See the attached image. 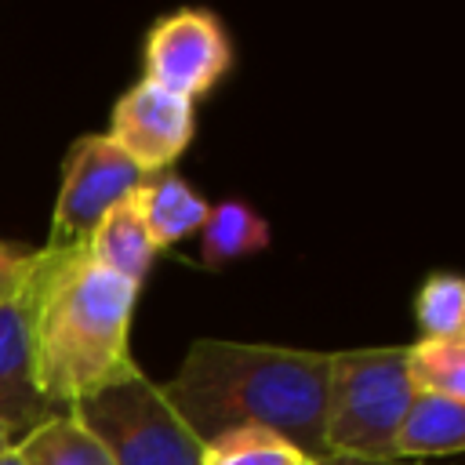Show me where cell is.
<instances>
[{"label":"cell","mask_w":465,"mask_h":465,"mask_svg":"<svg viewBox=\"0 0 465 465\" xmlns=\"http://www.w3.org/2000/svg\"><path fill=\"white\" fill-rule=\"evenodd\" d=\"M134 207L142 214V225L156 251L185 240L189 232H200L211 203L174 171L145 174V182L134 189Z\"/></svg>","instance_id":"obj_10"},{"label":"cell","mask_w":465,"mask_h":465,"mask_svg":"<svg viewBox=\"0 0 465 465\" xmlns=\"http://www.w3.org/2000/svg\"><path fill=\"white\" fill-rule=\"evenodd\" d=\"M142 182L145 174L109 142V134H80L62 160V185L51 211L47 251L84 247L94 225Z\"/></svg>","instance_id":"obj_5"},{"label":"cell","mask_w":465,"mask_h":465,"mask_svg":"<svg viewBox=\"0 0 465 465\" xmlns=\"http://www.w3.org/2000/svg\"><path fill=\"white\" fill-rule=\"evenodd\" d=\"M327 371L331 352L200 338L160 389L200 447L232 429H265L323 465Z\"/></svg>","instance_id":"obj_1"},{"label":"cell","mask_w":465,"mask_h":465,"mask_svg":"<svg viewBox=\"0 0 465 465\" xmlns=\"http://www.w3.org/2000/svg\"><path fill=\"white\" fill-rule=\"evenodd\" d=\"M65 411L102 440L113 465H200L203 447L142 367Z\"/></svg>","instance_id":"obj_4"},{"label":"cell","mask_w":465,"mask_h":465,"mask_svg":"<svg viewBox=\"0 0 465 465\" xmlns=\"http://www.w3.org/2000/svg\"><path fill=\"white\" fill-rule=\"evenodd\" d=\"M33 251H25V247H18V243H7V240H0V272H11V269H18L25 258H29Z\"/></svg>","instance_id":"obj_17"},{"label":"cell","mask_w":465,"mask_h":465,"mask_svg":"<svg viewBox=\"0 0 465 465\" xmlns=\"http://www.w3.org/2000/svg\"><path fill=\"white\" fill-rule=\"evenodd\" d=\"M291 465H320V461H309V458H298V461H291Z\"/></svg>","instance_id":"obj_22"},{"label":"cell","mask_w":465,"mask_h":465,"mask_svg":"<svg viewBox=\"0 0 465 465\" xmlns=\"http://www.w3.org/2000/svg\"><path fill=\"white\" fill-rule=\"evenodd\" d=\"M84 247H87V254H91L98 265L113 269L116 276L131 280L134 287H142V280L149 276V269H153V262H156V254H160V251L153 247L145 225H142V214H138V207H134V193H131L127 200H120V203L94 225L91 240H87Z\"/></svg>","instance_id":"obj_11"},{"label":"cell","mask_w":465,"mask_h":465,"mask_svg":"<svg viewBox=\"0 0 465 465\" xmlns=\"http://www.w3.org/2000/svg\"><path fill=\"white\" fill-rule=\"evenodd\" d=\"M323 465H443V461H407V458H385V461H363V458H327Z\"/></svg>","instance_id":"obj_18"},{"label":"cell","mask_w":465,"mask_h":465,"mask_svg":"<svg viewBox=\"0 0 465 465\" xmlns=\"http://www.w3.org/2000/svg\"><path fill=\"white\" fill-rule=\"evenodd\" d=\"M407 374H411L414 392L465 400V334L421 338L407 345Z\"/></svg>","instance_id":"obj_14"},{"label":"cell","mask_w":465,"mask_h":465,"mask_svg":"<svg viewBox=\"0 0 465 465\" xmlns=\"http://www.w3.org/2000/svg\"><path fill=\"white\" fill-rule=\"evenodd\" d=\"M11 454L18 465H113L102 440L73 411L47 414L11 443Z\"/></svg>","instance_id":"obj_12"},{"label":"cell","mask_w":465,"mask_h":465,"mask_svg":"<svg viewBox=\"0 0 465 465\" xmlns=\"http://www.w3.org/2000/svg\"><path fill=\"white\" fill-rule=\"evenodd\" d=\"M302 454L265 429H232L203 443L200 465H291Z\"/></svg>","instance_id":"obj_16"},{"label":"cell","mask_w":465,"mask_h":465,"mask_svg":"<svg viewBox=\"0 0 465 465\" xmlns=\"http://www.w3.org/2000/svg\"><path fill=\"white\" fill-rule=\"evenodd\" d=\"M193 131H196L193 102L145 76L116 98L109 116V142L142 174L167 171L189 149Z\"/></svg>","instance_id":"obj_7"},{"label":"cell","mask_w":465,"mask_h":465,"mask_svg":"<svg viewBox=\"0 0 465 465\" xmlns=\"http://www.w3.org/2000/svg\"><path fill=\"white\" fill-rule=\"evenodd\" d=\"M0 465H18V461H15V454H11V450H7V454H4V458H0Z\"/></svg>","instance_id":"obj_21"},{"label":"cell","mask_w":465,"mask_h":465,"mask_svg":"<svg viewBox=\"0 0 465 465\" xmlns=\"http://www.w3.org/2000/svg\"><path fill=\"white\" fill-rule=\"evenodd\" d=\"M269 236V222L247 200H222L200 225V262L203 269H225L236 258L265 251Z\"/></svg>","instance_id":"obj_13"},{"label":"cell","mask_w":465,"mask_h":465,"mask_svg":"<svg viewBox=\"0 0 465 465\" xmlns=\"http://www.w3.org/2000/svg\"><path fill=\"white\" fill-rule=\"evenodd\" d=\"M414 316L421 338H458L465 334V283L454 272H429L414 298Z\"/></svg>","instance_id":"obj_15"},{"label":"cell","mask_w":465,"mask_h":465,"mask_svg":"<svg viewBox=\"0 0 465 465\" xmlns=\"http://www.w3.org/2000/svg\"><path fill=\"white\" fill-rule=\"evenodd\" d=\"M414 400L407 345L331 352L323 443L331 458H392V440Z\"/></svg>","instance_id":"obj_3"},{"label":"cell","mask_w":465,"mask_h":465,"mask_svg":"<svg viewBox=\"0 0 465 465\" xmlns=\"http://www.w3.org/2000/svg\"><path fill=\"white\" fill-rule=\"evenodd\" d=\"M465 447V400L414 392L400 432L392 440V458L407 461H440Z\"/></svg>","instance_id":"obj_9"},{"label":"cell","mask_w":465,"mask_h":465,"mask_svg":"<svg viewBox=\"0 0 465 465\" xmlns=\"http://www.w3.org/2000/svg\"><path fill=\"white\" fill-rule=\"evenodd\" d=\"M145 80L196 102L232 65V44L218 15L203 7H182L163 15L142 47Z\"/></svg>","instance_id":"obj_6"},{"label":"cell","mask_w":465,"mask_h":465,"mask_svg":"<svg viewBox=\"0 0 465 465\" xmlns=\"http://www.w3.org/2000/svg\"><path fill=\"white\" fill-rule=\"evenodd\" d=\"M25 287L33 381L54 411L138 371L131 356L138 287L98 265L87 247L33 251Z\"/></svg>","instance_id":"obj_2"},{"label":"cell","mask_w":465,"mask_h":465,"mask_svg":"<svg viewBox=\"0 0 465 465\" xmlns=\"http://www.w3.org/2000/svg\"><path fill=\"white\" fill-rule=\"evenodd\" d=\"M7 450H11V436H7V429L0 425V458H4Z\"/></svg>","instance_id":"obj_20"},{"label":"cell","mask_w":465,"mask_h":465,"mask_svg":"<svg viewBox=\"0 0 465 465\" xmlns=\"http://www.w3.org/2000/svg\"><path fill=\"white\" fill-rule=\"evenodd\" d=\"M29 269V262H25ZM25 269L18 283L0 298V425L11 443L40 425L54 407L36 392L33 360H29V287Z\"/></svg>","instance_id":"obj_8"},{"label":"cell","mask_w":465,"mask_h":465,"mask_svg":"<svg viewBox=\"0 0 465 465\" xmlns=\"http://www.w3.org/2000/svg\"><path fill=\"white\" fill-rule=\"evenodd\" d=\"M29 258H33V254H29ZM29 258H25V262H29ZM25 262H22L18 269H11V272H0V298H4V294H7V291H11L15 283H18V276H22V269H25Z\"/></svg>","instance_id":"obj_19"}]
</instances>
